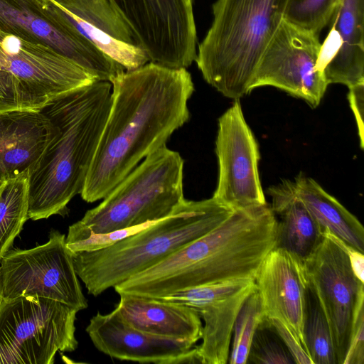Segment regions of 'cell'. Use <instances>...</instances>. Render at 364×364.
Returning a JSON list of instances; mask_svg holds the SVG:
<instances>
[{
    "label": "cell",
    "mask_w": 364,
    "mask_h": 364,
    "mask_svg": "<svg viewBox=\"0 0 364 364\" xmlns=\"http://www.w3.org/2000/svg\"><path fill=\"white\" fill-rule=\"evenodd\" d=\"M110 82V109L80 193L87 203L105 198L190 118L194 85L186 68L149 62Z\"/></svg>",
    "instance_id": "cell-1"
},
{
    "label": "cell",
    "mask_w": 364,
    "mask_h": 364,
    "mask_svg": "<svg viewBox=\"0 0 364 364\" xmlns=\"http://www.w3.org/2000/svg\"><path fill=\"white\" fill-rule=\"evenodd\" d=\"M277 240V217L268 204L236 209L206 234L114 289L119 294L159 298L228 280H255Z\"/></svg>",
    "instance_id": "cell-2"
},
{
    "label": "cell",
    "mask_w": 364,
    "mask_h": 364,
    "mask_svg": "<svg viewBox=\"0 0 364 364\" xmlns=\"http://www.w3.org/2000/svg\"><path fill=\"white\" fill-rule=\"evenodd\" d=\"M112 83L95 80L46 105L53 133L29 173L28 219L64 215L80 194L112 104Z\"/></svg>",
    "instance_id": "cell-3"
},
{
    "label": "cell",
    "mask_w": 364,
    "mask_h": 364,
    "mask_svg": "<svg viewBox=\"0 0 364 364\" xmlns=\"http://www.w3.org/2000/svg\"><path fill=\"white\" fill-rule=\"evenodd\" d=\"M233 211L213 197L185 199L168 216L111 246L71 252L75 272L87 292L97 296L206 234Z\"/></svg>",
    "instance_id": "cell-4"
},
{
    "label": "cell",
    "mask_w": 364,
    "mask_h": 364,
    "mask_svg": "<svg viewBox=\"0 0 364 364\" xmlns=\"http://www.w3.org/2000/svg\"><path fill=\"white\" fill-rule=\"evenodd\" d=\"M289 0H216L213 21L195 62L203 79L226 97L250 93L259 60Z\"/></svg>",
    "instance_id": "cell-5"
},
{
    "label": "cell",
    "mask_w": 364,
    "mask_h": 364,
    "mask_svg": "<svg viewBox=\"0 0 364 364\" xmlns=\"http://www.w3.org/2000/svg\"><path fill=\"white\" fill-rule=\"evenodd\" d=\"M184 161L164 146L149 154L95 208L71 225L66 244L161 220L185 200Z\"/></svg>",
    "instance_id": "cell-6"
},
{
    "label": "cell",
    "mask_w": 364,
    "mask_h": 364,
    "mask_svg": "<svg viewBox=\"0 0 364 364\" xmlns=\"http://www.w3.org/2000/svg\"><path fill=\"white\" fill-rule=\"evenodd\" d=\"M78 312L60 301L35 296L2 299L0 364H53L58 351L78 346Z\"/></svg>",
    "instance_id": "cell-7"
},
{
    "label": "cell",
    "mask_w": 364,
    "mask_h": 364,
    "mask_svg": "<svg viewBox=\"0 0 364 364\" xmlns=\"http://www.w3.org/2000/svg\"><path fill=\"white\" fill-rule=\"evenodd\" d=\"M65 235L52 230L48 241L33 248H10L0 259L2 299L35 296L81 311L88 306Z\"/></svg>",
    "instance_id": "cell-8"
},
{
    "label": "cell",
    "mask_w": 364,
    "mask_h": 364,
    "mask_svg": "<svg viewBox=\"0 0 364 364\" xmlns=\"http://www.w3.org/2000/svg\"><path fill=\"white\" fill-rule=\"evenodd\" d=\"M0 31L50 48L97 80L126 70L76 31L54 0H0Z\"/></svg>",
    "instance_id": "cell-9"
},
{
    "label": "cell",
    "mask_w": 364,
    "mask_h": 364,
    "mask_svg": "<svg viewBox=\"0 0 364 364\" xmlns=\"http://www.w3.org/2000/svg\"><path fill=\"white\" fill-rule=\"evenodd\" d=\"M0 68L13 80L23 109L41 110L55 98L97 80L50 48L2 31Z\"/></svg>",
    "instance_id": "cell-10"
},
{
    "label": "cell",
    "mask_w": 364,
    "mask_h": 364,
    "mask_svg": "<svg viewBox=\"0 0 364 364\" xmlns=\"http://www.w3.org/2000/svg\"><path fill=\"white\" fill-rule=\"evenodd\" d=\"M321 45L319 35L283 18L259 60L250 92L272 86L313 108L318 106L328 85L316 68Z\"/></svg>",
    "instance_id": "cell-11"
},
{
    "label": "cell",
    "mask_w": 364,
    "mask_h": 364,
    "mask_svg": "<svg viewBox=\"0 0 364 364\" xmlns=\"http://www.w3.org/2000/svg\"><path fill=\"white\" fill-rule=\"evenodd\" d=\"M218 180L213 198L233 210L267 204L262 188L258 144L239 100L218 119Z\"/></svg>",
    "instance_id": "cell-12"
},
{
    "label": "cell",
    "mask_w": 364,
    "mask_h": 364,
    "mask_svg": "<svg viewBox=\"0 0 364 364\" xmlns=\"http://www.w3.org/2000/svg\"><path fill=\"white\" fill-rule=\"evenodd\" d=\"M304 266L308 288L316 295L328 322L337 364H343L364 283L353 273L344 250L326 235Z\"/></svg>",
    "instance_id": "cell-13"
},
{
    "label": "cell",
    "mask_w": 364,
    "mask_h": 364,
    "mask_svg": "<svg viewBox=\"0 0 364 364\" xmlns=\"http://www.w3.org/2000/svg\"><path fill=\"white\" fill-rule=\"evenodd\" d=\"M257 289L254 279H235L186 289L157 300L195 309L203 320L201 343L196 346L197 363L225 364L236 318Z\"/></svg>",
    "instance_id": "cell-14"
},
{
    "label": "cell",
    "mask_w": 364,
    "mask_h": 364,
    "mask_svg": "<svg viewBox=\"0 0 364 364\" xmlns=\"http://www.w3.org/2000/svg\"><path fill=\"white\" fill-rule=\"evenodd\" d=\"M67 21L126 70L150 62L134 29L112 0H54Z\"/></svg>",
    "instance_id": "cell-15"
},
{
    "label": "cell",
    "mask_w": 364,
    "mask_h": 364,
    "mask_svg": "<svg viewBox=\"0 0 364 364\" xmlns=\"http://www.w3.org/2000/svg\"><path fill=\"white\" fill-rule=\"evenodd\" d=\"M97 350L121 360L157 364L197 363L195 343L136 329L114 309L93 316L86 327Z\"/></svg>",
    "instance_id": "cell-16"
},
{
    "label": "cell",
    "mask_w": 364,
    "mask_h": 364,
    "mask_svg": "<svg viewBox=\"0 0 364 364\" xmlns=\"http://www.w3.org/2000/svg\"><path fill=\"white\" fill-rule=\"evenodd\" d=\"M255 281L265 318L284 323L304 347L308 290L304 262L287 250L275 247L265 257Z\"/></svg>",
    "instance_id": "cell-17"
},
{
    "label": "cell",
    "mask_w": 364,
    "mask_h": 364,
    "mask_svg": "<svg viewBox=\"0 0 364 364\" xmlns=\"http://www.w3.org/2000/svg\"><path fill=\"white\" fill-rule=\"evenodd\" d=\"M52 133V124L41 110L15 109L0 113V178L31 172Z\"/></svg>",
    "instance_id": "cell-18"
},
{
    "label": "cell",
    "mask_w": 364,
    "mask_h": 364,
    "mask_svg": "<svg viewBox=\"0 0 364 364\" xmlns=\"http://www.w3.org/2000/svg\"><path fill=\"white\" fill-rule=\"evenodd\" d=\"M119 295V301L114 309L132 327L152 335L195 344L201 339V318L193 308L140 296Z\"/></svg>",
    "instance_id": "cell-19"
},
{
    "label": "cell",
    "mask_w": 364,
    "mask_h": 364,
    "mask_svg": "<svg viewBox=\"0 0 364 364\" xmlns=\"http://www.w3.org/2000/svg\"><path fill=\"white\" fill-rule=\"evenodd\" d=\"M271 209L277 220L276 247L294 254L303 262L324 237V230L297 197L293 181L285 180L268 191Z\"/></svg>",
    "instance_id": "cell-20"
},
{
    "label": "cell",
    "mask_w": 364,
    "mask_h": 364,
    "mask_svg": "<svg viewBox=\"0 0 364 364\" xmlns=\"http://www.w3.org/2000/svg\"><path fill=\"white\" fill-rule=\"evenodd\" d=\"M336 14L341 46L323 75L328 85L350 88L364 82V0H341Z\"/></svg>",
    "instance_id": "cell-21"
},
{
    "label": "cell",
    "mask_w": 364,
    "mask_h": 364,
    "mask_svg": "<svg viewBox=\"0 0 364 364\" xmlns=\"http://www.w3.org/2000/svg\"><path fill=\"white\" fill-rule=\"evenodd\" d=\"M293 183L297 197L324 231L364 252V228L354 215L311 178L300 173Z\"/></svg>",
    "instance_id": "cell-22"
},
{
    "label": "cell",
    "mask_w": 364,
    "mask_h": 364,
    "mask_svg": "<svg viewBox=\"0 0 364 364\" xmlns=\"http://www.w3.org/2000/svg\"><path fill=\"white\" fill-rule=\"evenodd\" d=\"M29 171L5 179L0 190V259L28 220Z\"/></svg>",
    "instance_id": "cell-23"
},
{
    "label": "cell",
    "mask_w": 364,
    "mask_h": 364,
    "mask_svg": "<svg viewBox=\"0 0 364 364\" xmlns=\"http://www.w3.org/2000/svg\"><path fill=\"white\" fill-rule=\"evenodd\" d=\"M304 348L313 364H337L330 328L316 295L308 288Z\"/></svg>",
    "instance_id": "cell-24"
},
{
    "label": "cell",
    "mask_w": 364,
    "mask_h": 364,
    "mask_svg": "<svg viewBox=\"0 0 364 364\" xmlns=\"http://www.w3.org/2000/svg\"><path fill=\"white\" fill-rule=\"evenodd\" d=\"M265 318L261 298L256 289L246 299L235 321L233 341L228 363H247L253 336Z\"/></svg>",
    "instance_id": "cell-25"
},
{
    "label": "cell",
    "mask_w": 364,
    "mask_h": 364,
    "mask_svg": "<svg viewBox=\"0 0 364 364\" xmlns=\"http://www.w3.org/2000/svg\"><path fill=\"white\" fill-rule=\"evenodd\" d=\"M341 0H289L284 19L319 35L338 10Z\"/></svg>",
    "instance_id": "cell-26"
},
{
    "label": "cell",
    "mask_w": 364,
    "mask_h": 364,
    "mask_svg": "<svg viewBox=\"0 0 364 364\" xmlns=\"http://www.w3.org/2000/svg\"><path fill=\"white\" fill-rule=\"evenodd\" d=\"M247 363L289 364L293 358L265 318L257 328L249 350Z\"/></svg>",
    "instance_id": "cell-27"
},
{
    "label": "cell",
    "mask_w": 364,
    "mask_h": 364,
    "mask_svg": "<svg viewBox=\"0 0 364 364\" xmlns=\"http://www.w3.org/2000/svg\"><path fill=\"white\" fill-rule=\"evenodd\" d=\"M154 222L107 233L90 234L85 238L66 244L71 252H91L103 249L144 229ZM66 243V242H65Z\"/></svg>",
    "instance_id": "cell-28"
},
{
    "label": "cell",
    "mask_w": 364,
    "mask_h": 364,
    "mask_svg": "<svg viewBox=\"0 0 364 364\" xmlns=\"http://www.w3.org/2000/svg\"><path fill=\"white\" fill-rule=\"evenodd\" d=\"M364 291L357 299L348 350L343 364L364 363Z\"/></svg>",
    "instance_id": "cell-29"
},
{
    "label": "cell",
    "mask_w": 364,
    "mask_h": 364,
    "mask_svg": "<svg viewBox=\"0 0 364 364\" xmlns=\"http://www.w3.org/2000/svg\"><path fill=\"white\" fill-rule=\"evenodd\" d=\"M267 320L283 342L284 346L293 358L294 363L313 364L310 357L306 352L299 340L284 323L276 319Z\"/></svg>",
    "instance_id": "cell-30"
},
{
    "label": "cell",
    "mask_w": 364,
    "mask_h": 364,
    "mask_svg": "<svg viewBox=\"0 0 364 364\" xmlns=\"http://www.w3.org/2000/svg\"><path fill=\"white\" fill-rule=\"evenodd\" d=\"M336 14L333 16L330 23L331 27L323 44L321 45L316 68L323 75L324 70L338 53L341 46V38L336 28Z\"/></svg>",
    "instance_id": "cell-31"
},
{
    "label": "cell",
    "mask_w": 364,
    "mask_h": 364,
    "mask_svg": "<svg viewBox=\"0 0 364 364\" xmlns=\"http://www.w3.org/2000/svg\"><path fill=\"white\" fill-rule=\"evenodd\" d=\"M23 109L15 86L11 76L0 68V113Z\"/></svg>",
    "instance_id": "cell-32"
},
{
    "label": "cell",
    "mask_w": 364,
    "mask_h": 364,
    "mask_svg": "<svg viewBox=\"0 0 364 364\" xmlns=\"http://www.w3.org/2000/svg\"><path fill=\"white\" fill-rule=\"evenodd\" d=\"M348 89V99L355 117L360 139V146L363 149L364 147V83L356 85Z\"/></svg>",
    "instance_id": "cell-33"
},
{
    "label": "cell",
    "mask_w": 364,
    "mask_h": 364,
    "mask_svg": "<svg viewBox=\"0 0 364 364\" xmlns=\"http://www.w3.org/2000/svg\"><path fill=\"white\" fill-rule=\"evenodd\" d=\"M324 235L330 238L337 245L341 246L348 255L351 269L356 277L364 283V255L363 253L356 250L343 240L333 235L328 230L324 231Z\"/></svg>",
    "instance_id": "cell-34"
},
{
    "label": "cell",
    "mask_w": 364,
    "mask_h": 364,
    "mask_svg": "<svg viewBox=\"0 0 364 364\" xmlns=\"http://www.w3.org/2000/svg\"><path fill=\"white\" fill-rule=\"evenodd\" d=\"M4 181H5V179L0 178V190L4 184Z\"/></svg>",
    "instance_id": "cell-35"
},
{
    "label": "cell",
    "mask_w": 364,
    "mask_h": 364,
    "mask_svg": "<svg viewBox=\"0 0 364 364\" xmlns=\"http://www.w3.org/2000/svg\"><path fill=\"white\" fill-rule=\"evenodd\" d=\"M1 300H2V298H1V293H0V304H1Z\"/></svg>",
    "instance_id": "cell-36"
}]
</instances>
